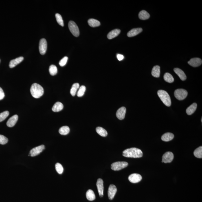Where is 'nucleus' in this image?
Returning <instances> with one entry per match:
<instances>
[{"label": "nucleus", "mask_w": 202, "mask_h": 202, "mask_svg": "<svg viewBox=\"0 0 202 202\" xmlns=\"http://www.w3.org/2000/svg\"><path fill=\"white\" fill-rule=\"evenodd\" d=\"M126 109L125 107H122L118 109L116 113V117L120 120H122L125 118L126 113Z\"/></svg>", "instance_id": "14"}, {"label": "nucleus", "mask_w": 202, "mask_h": 202, "mask_svg": "<svg viewBox=\"0 0 202 202\" xmlns=\"http://www.w3.org/2000/svg\"><path fill=\"white\" fill-rule=\"evenodd\" d=\"M8 139L5 136L0 134V144L5 145L8 142Z\"/></svg>", "instance_id": "37"}, {"label": "nucleus", "mask_w": 202, "mask_h": 202, "mask_svg": "<svg viewBox=\"0 0 202 202\" xmlns=\"http://www.w3.org/2000/svg\"><path fill=\"white\" fill-rule=\"evenodd\" d=\"M174 71L182 81H185L186 79V76L183 71L179 68H174Z\"/></svg>", "instance_id": "18"}, {"label": "nucleus", "mask_w": 202, "mask_h": 202, "mask_svg": "<svg viewBox=\"0 0 202 202\" xmlns=\"http://www.w3.org/2000/svg\"><path fill=\"white\" fill-rule=\"evenodd\" d=\"M157 93L158 96L165 106L169 107L171 105L170 97L166 91L163 90H160L158 91Z\"/></svg>", "instance_id": "3"}, {"label": "nucleus", "mask_w": 202, "mask_h": 202, "mask_svg": "<svg viewBox=\"0 0 202 202\" xmlns=\"http://www.w3.org/2000/svg\"><path fill=\"white\" fill-rule=\"evenodd\" d=\"M70 129L67 126H63L61 127L59 130V133L62 135H66L69 133Z\"/></svg>", "instance_id": "28"}, {"label": "nucleus", "mask_w": 202, "mask_h": 202, "mask_svg": "<svg viewBox=\"0 0 202 202\" xmlns=\"http://www.w3.org/2000/svg\"><path fill=\"white\" fill-rule=\"evenodd\" d=\"M23 59H24V57H19L16 59H12L10 62L9 67L11 68H13L18 64H20L21 62L23 61Z\"/></svg>", "instance_id": "16"}, {"label": "nucleus", "mask_w": 202, "mask_h": 202, "mask_svg": "<svg viewBox=\"0 0 202 202\" xmlns=\"http://www.w3.org/2000/svg\"><path fill=\"white\" fill-rule=\"evenodd\" d=\"M160 67L159 66H155L152 68V75L155 77H159L160 76Z\"/></svg>", "instance_id": "21"}, {"label": "nucleus", "mask_w": 202, "mask_h": 202, "mask_svg": "<svg viewBox=\"0 0 202 202\" xmlns=\"http://www.w3.org/2000/svg\"><path fill=\"white\" fill-rule=\"evenodd\" d=\"M55 169L56 171L59 174H62L63 172V168L62 165L59 163H57L55 165Z\"/></svg>", "instance_id": "35"}, {"label": "nucleus", "mask_w": 202, "mask_h": 202, "mask_svg": "<svg viewBox=\"0 0 202 202\" xmlns=\"http://www.w3.org/2000/svg\"><path fill=\"white\" fill-rule=\"evenodd\" d=\"M80 88V84L77 83H76L74 84L73 85H72V88H71L70 93L73 96H74L77 92V91Z\"/></svg>", "instance_id": "30"}, {"label": "nucleus", "mask_w": 202, "mask_h": 202, "mask_svg": "<svg viewBox=\"0 0 202 202\" xmlns=\"http://www.w3.org/2000/svg\"><path fill=\"white\" fill-rule=\"evenodd\" d=\"M138 17L140 19L142 20H147L149 18V14L145 10H142L139 12Z\"/></svg>", "instance_id": "24"}, {"label": "nucleus", "mask_w": 202, "mask_h": 202, "mask_svg": "<svg viewBox=\"0 0 202 202\" xmlns=\"http://www.w3.org/2000/svg\"><path fill=\"white\" fill-rule=\"evenodd\" d=\"M68 26L70 31L73 36L76 37H79L80 35V30L78 26L75 22L72 21H70L68 23Z\"/></svg>", "instance_id": "6"}, {"label": "nucleus", "mask_w": 202, "mask_h": 202, "mask_svg": "<svg viewBox=\"0 0 202 202\" xmlns=\"http://www.w3.org/2000/svg\"><path fill=\"white\" fill-rule=\"evenodd\" d=\"M174 159V155L173 153L168 152L163 155L162 162L165 163H170Z\"/></svg>", "instance_id": "9"}, {"label": "nucleus", "mask_w": 202, "mask_h": 202, "mask_svg": "<svg viewBox=\"0 0 202 202\" xmlns=\"http://www.w3.org/2000/svg\"><path fill=\"white\" fill-rule=\"evenodd\" d=\"M5 97L4 93L2 88L0 87V100L3 99Z\"/></svg>", "instance_id": "39"}, {"label": "nucleus", "mask_w": 202, "mask_h": 202, "mask_svg": "<svg viewBox=\"0 0 202 202\" xmlns=\"http://www.w3.org/2000/svg\"><path fill=\"white\" fill-rule=\"evenodd\" d=\"M117 188L116 186L113 185H111L109 187L108 190V196L110 200H112L117 192Z\"/></svg>", "instance_id": "10"}, {"label": "nucleus", "mask_w": 202, "mask_h": 202, "mask_svg": "<svg viewBox=\"0 0 202 202\" xmlns=\"http://www.w3.org/2000/svg\"><path fill=\"white\" fill-rule=\"evenodd\" d=\"M0 62H1V60H0Z\"/></svg>", "instance_id": "41"}, {"label": "nucleus", "mask_w": 202, "mask_h": 202, "mask_svg": "<svg viewBox=\"0 0 202 202\" xmlns=\"http://www.w3.org/2000/svg\"><path fill=\"white\" fill-rule=\"evenodd\" d=\"M197 104L196 103H193L191 106H190L186 110V113L187 114L189 115L192 114L195 111L197 108Z\"/></svg>", "instance_id": "22"}, {"label": "nucleus", "mask_w": 202, "mask_h": 202, "mask_svg": "<svg viewBox=\"0 0 202 202\" xmlns=\"http://www.w3.org/2000/svg\"><path fill=\"white\" fill-rule=\"evenodd\" d=\"M129 165L128 163L125 161H119L111 164V169L114 171H119L126 168Z\"/></svg>", "instance_id": "4"}, {"label": "nucleus", "mask_w": 202, "mask_h": 202, "mask_svg": "<svg viewBox=\"0 0 202 202\" xmlns=\"http://www.w3.org/2000/svg\"><path fill=\"white\" fill-rule=\"evenodd\" d=\"M187 91L183 89H178L175 91L174 95L175 98L179 100H182L186 98L187 95Z\"/></svg>", "instance_id": "5"}, {"label": "nucleus", "mask_w": 202, "mask_h": 202, "mask_svg": "<svg viewBox=\"0 0 202 202\" xmlns=\"http://www.w3.org/2000/svg\"><path fill=\"white\" fill-rule=\"evenodd\" d=\"M55 18H56V20L58 24L59 25L61 26H62L63 27L64 26V22L62 19V17L60 14L58 13L55 14Z\"/></svg>", "instance_id": "33"}, {"label": "nucleus", "mask_w": 202, "mask_h": 202, "mask_svg": "<svg viewBox=\"0 0 202 202\" xmlns=\"http://www.w3.org/2000/svg\"><path fill=\"white\" fill-rule=\"evenodd\" d=\"M47 44L46 40L45 39H42L40 40L39 44V50L40 53L41 55L45 54L47 50Z\"/></svg>", "instance_id": "8"}, {"label": "nucleus", "mask_w": 202, "mask_h": 202, "mask_svg": "<svg viewBox=\"0 0 202 202\" xmlns=\"http://www.w3.org/2000/svg\"><path fill=\"white\" fill-rule=\"evenodd\" d=\"M174 138V134L170 133H167L163 135L161 137V139L164 142H169L172 140Z\"/></svg>", "instance_id": "20"}, {"label": "nucleus", "mask_w": 202, "mask_h": 202, "mask_svg": "<svg viewBox=\"0 0 202 202\" xmlns=\"http://www.w3.org/2000/svg\"><path fill=\"white\" fill-rule=\"evenodd\" d=\"M18 120V116L15 115H13L9 119L6 123V125L9 127H12L16 124Z\"/></svg>", "instance_id": "15"}, {"label": "nucleus", "mask_w": 202, "mask_h": 202, "mask_svg": "<svg viewBox=\"0 0 202 202\" xmlns=\"http://www.w3.org/2000/svg\"><path fill=\"white\" fill-rule=\"evenodd\" d=\"M49 72L52 76L55 75L57 73V68L54 65H51L49 67Z\"/></svg>", "instance_id": "32"}, {"label": "nucleus", "mask_w": 202, "mask_h": 202, "mask_svg": "<svg viewBox=\"0 0 202 202\" xmlns=\"http://www.w3.org/2000/svg\"><path fill=\"white\" fill-rule=\"evenodd\" d=\"M9 115V112L8 111H5L0 113V122L6 120V118Z\"/></svg>", "instance_id": "36"}, {"label": "nucleus", "mask_w": 202, "mask_h": 202, "mask_svg": "<svg viewBox=\"0 0 202 202\" xmlns=\"http://www.w3.org/2000/svg\"><path fill=\"white\" fill-rule=\"evenodd\" d=\"M123 156L125 157L139 158L143 156V152L139 149L133 147L126 149L123 152Z\"/></svg>", "instance_id": "1"}, {"label": "nucleus", "mask_w": 202, "mask_h": 202, "mask_svg": "<svg viewBox=\"0 0 202 202\" xmlns=\"http://www.w3.org/2000/svg\"><path fill=\"white\" fill-rule=\"evenodd\" d=\"M63 105L61 102H56L52 107V111L54 112H59L63 108Z\"/></svg>", "instance_id": "23"}, {"label": "nucleus", "mask_w": 202, "mask_h": 202, "mask_svg": "<svg viewBox=\"0 0 202 202\" xmlns=\"http://www.w3.org/2000/svg\"><path fill=\"white\" fill-rule=\"evenodd\" d=\"M117 57L118 60L121 61L124 59V57L123 55H121V54H118L117 55Z\"/></svg>", "instance_id": "40"}, {"label": "nucleus", "mask_w": 202, "mask_h": 202, "mask_svg": "<svg viewBox=\"0 0 202 202\" xmlns=\"http://www.w3.org/2000/svg\"><path fill=\"white\" fill-rule=\"evenodd\" d=\"M164 80L167 82L172 83L174 81V79L171 74L168 73H166L164 75Z\"/></svg>", "instance_id": "29"}, {"label": "nucleus", "mask_w": 202, "mask_h": 202, "mask_svg": "<svg viewBox=\"0 0 202 202\" xmlns=\"http://www.w3.org/2000/svg\"><path fill=\"white\" fill-rule=\"evenodd\" d=\"M45 149V146L44 145L37 146L31 150L30 152V155L32 157L37 156L41 154Z\"/></svg>", "instance_id": "7"}, {"label": "nucleus", "mask_w": 202, "mask_h": 202, "mask_svg": "<svg viewBox=\"0 0 202 202\" xmlns=\"http://www.w3.org/2000/svg\"><path fill=\"white\" fill-rule=\"evenodd\" d=\"M194 156L195 157L201 158H202V147L200 146L196 149L194 152Z\"/></svg>", "instance_id": "31"}, {"label": "nucleus", "mask_w": 202, "mask_h": 202, "mask_svg": "<svg viewBox=\"0 0 202 202\" xmlns=\"http://www.w3.org/2000/svg\"><path fill=\"white\" fill-rule=\"evenodd\" d=\"M68 58L67 57H64L59 62V65L61 66H64L66 64Z\"/></svg>", "instance_id": "38"}, {"label": "nucleus", "mask_w": 202, "mask_h": 202, "mask_svg": "<svg viewBox=\"0 0 202 202\" xmlns=\"http://www.w3.org/2000/svg\"><path fill=\"white\" fill-rule=\"evenodd\" d=\"M86 195L88 200L90 201H92L95 199V194L91 190H89L86 192Z\"/></svg>", "instance_id": "25"}, {"label": "nucleus", "mask_w": 202, "mask_h": 202, "mask_svg": "<svg viewBox=\"0 0 202 202\" xmlns=\"http://www.w3.org/2000/svg\"><path fill=\"white\" fill-rule=\"evenodd\" d=\"M88 24L90 26L94 28L99 26L100 25V23L98 20L94 19H90L88 20Z\"/></svg>", "instance_id": "26"}, {"label": "nucleus", "mask_w": 202, "mask_h": 202, "mask_svg": "<svg viewBox=\"0 0 202 202\" xmlns=\"http://www.w3.org/2000/svg\"><path fill=\"white\" fill-rule=\"evenodd\" d=\"M96 131L97 133L101 136L105 137L107 136V132L106 129L101 127H97L96 129Z\"/></svg>", "instance_id": "27"}, {"label": "nucleus", "mask_w": 202, "mask_h": 202, "mask_svg": "<svg viewBox=\"0 0 202 202\" xmlns=\"http://www.w3.org/2000/svg\"><path fill=\"white\" fill-rule=\"evenodd\" d=\"M30 93L32 96L36 98H41L44 93L43 88L37 83L32 84L30 88Z\"/></svg>", "instance_id": "2"}, {"label": "nucleus", "mask_w": 202, "mask_h": 202, "mask_svg": "<svg viewBox=\"0 0 202 202\" xmlns=\"http://www.w3.org/2000/svg\"><path fill=\"white\" fill-rule=\"evenodd\" d=\"M86 90V87L84 85H82L79 88V89L77 93V95L78 97H81L83 96Z\"/></svg>", "instance_id": "34"}, {"label": "nucleus", "mask_w": 202, "mask_h": 202, "mask_svg": "<svg viewBox=\"0 0 202 202\" xmlns=\"http://www.w3.org/2000/svg\"><path fill=\"white\" fill-rule=\"evenodd\" d=\"M121 30L119 29H115L111 31L107 35V38L111 39L117 37L120 34Z\"/></svg>", "instance_id": "19"}, {"label": "nucleus", "mask_w": 202, "mask_h": 202, "mask_svg": "<svg viewBox=\"0 0 202 202\" xmlns=\"http://www.w3.org/2000/svg\"><path fill=\"white\" fill-rule=\"evenodd\" d=\"M142 30H143L141 28H133L128 32L127 36L129 37H134V36L137 35L138 34L141 33Z\"/></svg>", "instance_id": "17"}, {"label": "nucleus", "mask_w": 202, "mask_h": 202, "mask_svg": "<svg viewBox=\"0 0 202 202\" xmlns=\"http://www.w3.org/2000/svg\"><path fill=\"white\" fill-rule=\"evenodd\" d=\"M202 63V59L199 58H192L188 62L189 64L193 67H199Z\"/></svg>", "instance_id": "13"}, {"label": "nucleus", "mask_w": 202, "mask_h": 202, "mask_svg": "<svg viewBox=\"0 0 202 202\" xmlns=\"http://www.w3.org/2000/svg\"><path fill=\"white\" fill-rule=\"evenodd\" d=\"M142 178V176L140 174L134 173L129 176V180L132 183H135L140 182Z\"/></svg>", "instance_id": "12"}, {"label": "nucleus", "mask_w": 202, "mask_h": 202, "mask_svg": "<svg viewBox=\"0 0 202 202\" xmlns=\"http://www.w3.org/2000/svg\"><path fill=\"white\" fill-rule=\"evenodd\" d=\"M96 185L100 196V197H102L103 196L104 192V185L103 180L101 178H98L97 181Z\"/></svg>", "instance_id": "11"}]
</instances>
